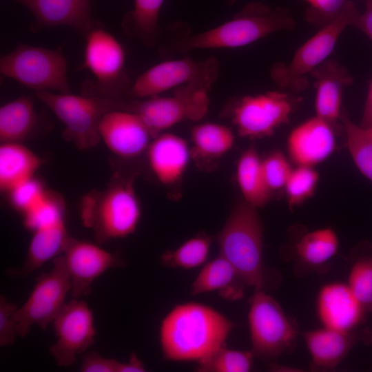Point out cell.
Returning <instances> with one entry per match:
<instances>
[{"label":"cell","instance_id":"obj_1","mask_svg":"<svg viewBox=\"0 0 372 372\" xmlns=\"http://www.w3.org/2000/svg\"><path fill=\"white\" fill-rule=\"evenodd\" d=\"M233 322L217 310L198 302L175 306L160 327L163 358L170 361H198L225 346Z\"/></svg>","mask_w":372,"mask_h":372},{"label":"cell","instance_id":"obj_2","mask_svg":"<svg viewBox=\"0 0 372 372\" xmlns=\"http://www.w3.org/2000/svg\"><path fill=\"white\" fill-rule=\"evenodd\" d=\"M219 254L235 268L246 287L265 291L278 276L263 261V229L258 208L245 200L231 211L217 236Z\"/></svg>","mask_w":372,"mask_h":372},{"label":"cell","instance_id":"obj_3","mask_svg":"<svg viewBox=\"0 0 372 372\" xmlns=\"http://www.w3.org/2000/svg\"><path fill=\"white\" fill-rule=\"evenodd\" d=\"M295 25L294 19L287 8L271 9L263 3L253 2L230 20L200 33L180 37L173 41L172 47L180 53L242 48L274 32L291 31Z\"/></svg>","mask_w":372,"mask_h":372},{"label":"cell","instance_id":"obj_4","mask_svg":"<svg viewBox=\"0 0 372 372\" xmlns=\"http://www.w3.org/2000/svg\"><path fill=\"white\" fill-rule=\"evenodd\" d=\"M141 215L133 180L114 183L98 197H86L81 218L99 243L125 238L136 229Z\"/></svg>","mask_w":372,"mask_h":372},{"label":"cell","instance_id":"obj_5","mask_svg":"<svg viewBox=\"0 0 372 372\" xmlns=\"http://www.w3.org/2000/svg\"><path fill=\"white\" fill-rule=\"evenodd\" d=\"M34 94L64 124V138L79 149L93 147L101 141L99 124L101 117L112 110L120 109L123 103L120 99L71 92L38 91Z\"/></svg>","mask_w":372,"mask_h":372},{"label":"cell","instance_id":"obj_6","mask_svg":"<svg viewBox=\"0 0 372 372\" xmlns=\"http://www.w3.org/2000/svg\"><path fill=\"white\" fill-rule=\"evenodd\" d=\"M1 74L34 90L70 93L67 61L55 50L19 43L0 59Z\"/></svg>","mask_w":372,"mask_h":372},{"label":"cell","instance_id":"obj_7","mask_svg":"<svg viewBox=\"0 0 372 372\" xmlns=\"http://www.w3.org/2000/svg\"><path fill=\"white\" fill-rule=\"evenodd\" d=\"M248 324L254 357L271 362L296 346L298 327L278 302L263 290L249 299Z\"/></svg>","mask_w":372,"mask_h":372},{"label":"cell","instance_id":"obj_8","mask_svg":"<svg viewBox=\"0 0 372 372\" xmlns=\"http://www.w3.org/2000/svg\"><path fill=\"white\" fill-rule=\"evenodd\" d=\"M83 67L94 81L84 85L83 94L120 99L132 83L125 72L126 52L120 41L101 26L93 25L85 35Z\"/></svg>","mask_w":372,"mask_h":372},{"label":"cell","instance_id":"obj_9","mask_svg":"<svg viewBox=\"0 0 372 372\" xmlns=\"http://www.w3.org/2000/svg\"><path fill=\"white\" fill-rule=\"evenodd\" d=\"M358 14L350 1L337 19L320 28L296 51L288 64L277 63L273 65L270 74L273 81L282 89L295 92L304 90L308 84L306 75L327 59L342 32L352 25Z\"/></svg>","mask_w":372,"mask_h":372},{"label":"cell","instance_id":"obj_10","mask_svg":"<svg viewBox=\"0 0 372 372\" xmlns=\"http://www.w3.org/2000/svg\"><path fill=\"white\" fill-rule=\"evenodd\" d=\"M71 281L62 254L53 259L52 269L37 279L28 298L13 314L18 336L25 338L31 327L45 330L62 310Z\"/></svg>","mask_w":372,"mask_h":372},{"label":"cell","instance_id":"obj_11","mask_svg":"<svg viewBox=\"0 0 372 372\" xmlns=\"http://www.w3.org/2000/svg\"><path fill=\"white\" fill-rule=\"evenodd\" d=\"M219 63L214 57L203 61L190 58L167 60L141 74L126 94L132 98H149L178 87L194 84L209 89L216 81Z\"/></svg>","mask_w":372,"mask_h":372},{"label":"cell","instance_id":"obj_12","mask_svg":"<svg viewBox=\"0 0 372 372\" xmlns=\"http://www.w3.org/2000/svg\"><path fill=\"white\" fill-rule=\"evenodd\" d=\"M210 89L190 84L174 89L169 96H152L134 103L136 112L153 138L184 120L197 121L207 113Z\"/></svg>","mask_w":372,"mask_h":372},{"label":"cell","instance_id":"obj_13","mask_svg":"<svg viewBox=\"0 0 372 372\" xmlns=\"http://www.w3.org/2000/svg\"><path fill=\"white\" fill-rule=\"evenodd\" d=\"M298 101L289 94L279 91L243 96L234 102L231 121L242 137L270 136L280 125L289 123Z\"/></svg>","mask_w":372,"mask_h":372},{"label":"cell","instance_id":"obj_14","mask_svg":"<svg viewBox=\"0 0 372 372\" xmlns=\"http://www.w3.org/2000/svg\"><path fill=\"white\" fill-rule=\"evenodd\" d=\"M52 324L56 340L50 353L59 366L72 365L77 356L94 343V316L84 300L73 298L66 302Z\"/></svg>","mask_w":372,"mask_h":372},{"label":"cell","instance_id":"obj_15","mask_svg":"<svg viewBox=\"0 0 372 372\" xmlns=\"http://www.w3.org/2000/svg\"><path fill=\"white\" fill-rule=\"evenodd\" d=\"M62 255L71 281L74 298L89 296L93 282L110 269L122 267L121 258L97 244L69 236Z\"/></svg>","mask_w":372,"mask_h":372},{"label":"cell","instance_id":"obj_16","mask_svg":"<svg viewBox=\"0 0 372 372\" xmlns=\"http://www.w3.org/2000/svg\"><path fill=\"white\" fill-rule=\"evenodd\" d=\"M99 132L101 140L112 153L126 158L142 154L152 137L136 112L123 109L106 112L99 121Z\"/></svg>","mask_w":372,"mask_h":372},{"label":"cell","instance_id":"obj_17","mask_svg":"<svg viewBox=\"0 0 372 372\" xmlns=\"http://www.w3.org/2000/svg\"><path fill=\"white\" fill-rule=\"evenodd\" d=\"M33 15L31 30L67 26L85 35L92 28L91 0H11Z\"/></svg>","mask_w":372,"mask_h":372},{"label":"cell","instance_id":"obj_18","mask_svg":"<svg viewBox=\"0 0 372 372\" xmlns=\"http://www.w3.org/2000/svg\"><path fill=\"white\" fill-rule=\"evenodd\" d=\"M316 311L323 327L342 331L355 330L366 312L348 285L340 282L320 289Z\"/></svg>","mask_w":372,"mask_h":372},{"label":"cell","instance_id":"obj_19","mask_svg":"<svg viewBox=\"0 0 372 372\" xmlns=\"http://www.w3.org/2000/svg\"><path fill=\"white\" fill-rule=\"evenodd\" d=\"M287 145L291 159L297 165L313 167L335 149L332 125L317 116L310 118L291 132Z\"/></svg>","mask_w":372,"mask_h":372},{"label":"cell","instance_id":"obj_20","mask_svg":"<svg viewBox=\"0 0 372 372\" xmlns=\"http://www.w3.org/2000/svg\"><path fill=\"white\" fill-rule=\"evenodd\" d=\"M338 245V236L331 228L305 232L296 240L285 260L293 262L297 276L324 273L336 254Z\"/></svg>","mask_w":372,"mask_h":372},{"label":"cell","instance_id":"obj_21","mask_svg":"<svg viewBox=\"0 0 372 372\" xmlns=\"http://www.w3.org/2000/svg\"><path fill=\"white\" fill-rule=\"evenodd\" d=\"M315 79L317 116L333 125L340 118L344 89L353 83L348 70L337 60L327 59L310 73Z\"/></svg>","mask_w":372,"mask_h":372},{"label":"cell","instance_id":"obj_22","mask_svg":"<svg viewBox=\"0 0 372 372\" xmlns=\"http://www.w3.org/2000/svg\"><path fill=\"white\" fill-rule=\"evenodd\" d=\"M147 149L150 169L161 183L173 185L181 178L191 156L186 141L174 134L161 133Z\"/></svg>","mask_w":372,"mask_h":372},{"label":"cell","instance_id":"obj_23","mask_svg":"<svg viewBox=\"0 0 372 372\" xmlns=\"http://www.w3.org/2000/svg\"><path fill=\"white\" fill-rule=\"evenodd\" d=\"M309 352L312 370L335 369L362 336L354 331H342L326 327L302 333Z\"/></svg>","mask_w":372,"mask_h":372},{"label":"cell","instance_id":"obj_24","mask_svg":"<svg viewBox=\"0 0 372 372\" xmlns=\"http://www.w3.org/2000/svg\"><path fill=\"white\" fill-rule=\"evenodd\" d=\"M69 236L65 220L33 231L24 262L10 276L23 278L33 273L45 262L63 254Z\"/></svg>","mask_w":372,"mask_h":372},{"label":"cell","instance_id":"obj_25","mask_svg":"<svg viewBox=\"0 0 372 372\" xmlns=\"http://www.w3.org/2000/svg\"><path fill=\"white\" fill-rule=\"evenodd\" d=\"M246 287L233 265L219 254L202 268L191 285L193 295L219 291L229 300L243 296Z\"/></svg>","mask_w":372,"mask_h":372},{"label":"cell","instance_id":"obj_26","mask_svg":"<svg viewBox=\"0 0 372 372\" xmlns=\"http://www.w3.org/2000/svg\"><path fill=\"white\" fill-rule=\"evenodd\" d=\"M41 158L21 143H3L0 146V189L9 192L34 177Z\"/></svg>","mask_w":372,"mask_h":372},{"label":"cell","instance_id":"obj_27","mask_svg":"<svg viewBox=\"0 0 372 372\" xmlns=\"http://www.w3.org/2000/svg\"><path fill=\"white\" fill-rule=\"evenodd\" d=\"M33 100L19 96L0 107V141L21 143L32 132L37 123Z\"/></svg>","mask_w":372,"mask_h":372},{"label":"cell","instance_id":"obj_28","mask_svg":"<svg viewBox=\"0 0 372 372\" xmlns=\"http://www.w3.org/2000/svg\"><path fill=\"white\" fill-rule=\"evenodd\" d=\"M165 0H134L133 9L124 15L122 28L125 34L147 48L156 45L160 28L158 18Z\"/></svg>","mask_w":372,"mask_h":372},{"label":"cell","instance_id":"obj_29","mask_svg":"<svg viewBox=\"0 0 372 372\" xmlns=\"http://www.w3.org/2000/svg\"><path fill=\"white\" fill-rule=\"evenodd\" d=\"M236 178L245 200L257 208L265 206L273 193L267 187L262 170V160L253 147L245 150L237 163Z\"/></svg>","mask_w":372,"mask_h":372},{"label":"cell","instance_id":"obj_30","mask_svg":"<svg viewBox=\"0 0 372 372\" xmlns=\"http://www.w3.org/2000/svg\"><path fill=\"white\" fill-rule=\"evenodd\" d=\"M191 137L194 144L192 155L199 158H220L231 149L234 143L231 129L215 123L196 125L192 130Z\"/></svg>","mask_w":372,"mask_h":372},{"label":"cell","instance_id":"obj_31","mask_svg":"<svg viewBox=\"0 0 372 372\" xmlns=\"http://www.w3.org/2000/svg\"><path fill=\"white\" fill-rule=\"evenodd\" d=\"M340 118L344 128L347 148L355 165L372 182V136L365 128L353 123L344 109L342 110Z\"/></svg>","mask_w":372,"mask_h":372},{"label":"cell","instance_id":"obj_32","mask_svg":"<svg viewBox=\"0 0 372 372\" xmlns=\"http://www.w3.org/2000/svg\"><path fill=\"white\" fill-rule=\"evenodd\" d=\"M212 238L201 234L187 240L174 250L164 252L161 261L170 268L191 269L204 264L209 256Z\"/></svg>","mask_w":372,"mask_h":372},{"label":"cell","instance_id":"obj_33","mask_svg":"<svg viewBox=\"0 0 372 372\" xmlns=\"http://www.w3.org/2000/svg\"><path fill=\"white\" fill-rule=\"evenodd\" d=\"M254 358L251 350H232L224 346L198 362L196 369L200 372H248L252 368Z\"/></svg>","mask_w":372,"mask_h":372},{"label":"cell","instance_id":"obj_34","mask_svg":"<svg viewBox=\"0 0 372 372\" xmlns=\"http://www.w3.org/2000/svg\"><path fill=\"white\" fill-rule=\"evenodd\" d=\"M366 311H372V254H358L351 260L347 283Z\"/></svg>","mask_w":372,"mask_h":372},{"label":"cell","instance_id":"obj_35","mask_svg":"<svg viewBox=\"0 0 372 372\" xmlns=\"http://www.w3.org/2000/svg\"><path fill=\"white\" fill-rule=\"evenodd\" d=\"M25 227L32 231L65 220L63 198L47 191L44 197L23 214Z\"/></svg>","mask_w":372,"mask_h":372},{"label":"cell","instance_id":"obj_36","mask_svg":"<svg viewBox=\"0 0 372 372\" xmlns=\"http://www.w3.org/2000/svg\"><path fill=\"white\" fill-rule=\"evenodd\" d=\"M319 180L318 173L310 166L298 165L284 187L288 205L293 208L313 196Z\"/></svg>","mask_w":372,"mask_h":372},{"label":"cell","instance_id":"obj_37","mask_svg":"<svg viewBox=\"0 0 372 372\" xmlns=\"http://www.w3.org/2000/svg\"><path fill=\"white\" fill-rule=\"evenodd\" d=\"M292 169L285 155L279 151L269 154L262 160L264 179L272 193L284 188Z\"/></svg>","mask_w":372,"mask_h":372},{"label":"cell","instance_id":"obj_38","mask_svg":"<svg viewBox=\"0 0 372 372\" xmlns=\"http://www.w3.org/2000/svg\"><path fill=\"white\" fill-rule=\"evenodd\" d=\"M309 6L305 19L311 24L322 28L337 19L351 0H305Z\"/></svg>","mask_w":372,"mask_h":372},{"label":"cell","instance_id":"obj_39","mask_svg":"<svg viewBox=\"0 0 372 372\" xmlns=\"http://www.w3.org/2000/svg\"><path fill=\"white\" fill-rule=\"evenodd\" d=\"M42 183L34 177L19 185L8 192L12 206L25 214L45 195Z\"/></svg>","mask_w":372,"mask_h":372},{"label":"cell","instance_id":"obj_40","mask_svg":"<svg viewBox=\"0 0 372 372\" xmlns=\"http://www.w3.org/2000/svg\"><path fill=\"white\" fill-rule=\"evenodd\" d=\"M17 304L0 296V346L12 344L18 336L13 314L17 309Z\"/></svg>","mask_w":372,"mask_h":372},{"label":"cell","instance_id":"obj_41","mask_svg":"<svg viewBox=\"0 0 372 372\" xmlns=\"http://www.w3.org/2000/svg\"><path fill=\"white\" fill-rule=\"evenodd\" d=\"M119 361L105 358L96 351L85 354L82 359L81 372H117Z\"/></svg>","mask_w":372,"mask_h":372},{"label":"cell","instance_id":"obj_42","mask_svg":"<svg viewBox=\"0 0 372 372\" xmlns=\"http://www.w3.org/2000/svg\"><path fill=\"white\" fill-rule=\"evenodd\" d=\"M352 25L364 33L372 42V1L366 2L364 12L359 13Z\"/></svg>","mask_w":372,"mask_h":372},{"label":"cell","instance_id":"obj_43","mask_svg":"<svg viewBox=\"0 0 372 372\" xmlns=\"http://www.w3.org/2000/svg\"><path fill=\"white\" fill-rule=\"evenodd\" d=\"M146 369L143 362L136 353H132L125 362H119L117 372H145Z\"/></svg>","mask_w":372,"mask_h":372},{"label":"cell","instance_id":"obj_44","mask_svg":"<svg viewBox=\"0 0 372 372\" xmlns=\"http://www.w3.org/2000/svg\"><path fill=\"white\" fill-rule=\"evenodd\" d=\"M360 125L364 128L372 126V77L369 83L362 121Z\"/></svg>","mask_w":372,"mask_h":372},{"label":"cell","instance_id":"obj_45","mask_svg":"<svg viewBox=\"0 0 372 372\" xmlns=\"http://www.w3.org/2000/svg\"><path fill=\"white\" fill-rule=\"evenodd\" d=\"M239 0H227V3L229 6H231L238 2Z\"/></svg>","mask_w":372,"mask_h":372},{"label":"cell","instance_id":"obj_46","mask_svg":"<svg viewBox=\"0 0 372 372\" xmlns=\"http://www.w3.org/2000/svg\"><path fill=\"white\" fill-rule=\"evenodd\" d=\"M369 133L372 136V126L368 127V128H365Z\"/></svg>","mask_w":372,"mask_h":372},{"label":"cell","instance_id":"obj_47","mask_svg":"<svg viewBox=\"0 0 372 372\" xmlns=\"http://www.w3.org/2000/svg\"><path fill=\"white\" fill-rule=\"evenodd\" d=\"M366 1H372V0H366Z\"/></svg>","mask_w":372,"mask_h":372}]
</instances>
